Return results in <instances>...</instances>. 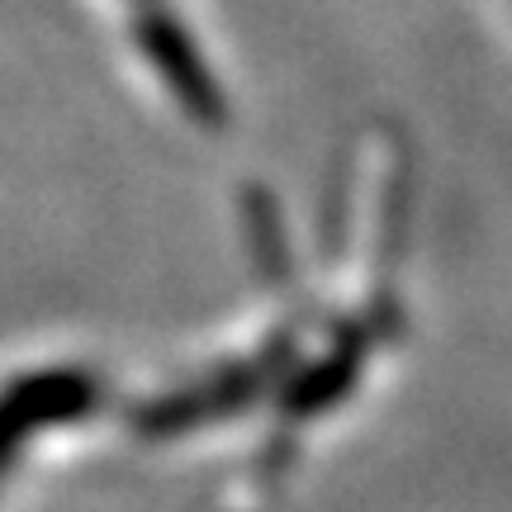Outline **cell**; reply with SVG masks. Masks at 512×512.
<instances>
[{
	"label": "cell",
	"mask_w": 512,
	"mask_h": 512,
	"mask_svg": "<svg viewBox=\"0 0 512 512\" xmlns=\"http://www.w3.org/2000/svg\"><path fill=\"white\" fill-rule=\"evenodd\" d=\"M133 38L138 53L147 57V67L162 76L166 95L181 105L200 128H223L228 124V95H223L214 67L204 62L200 43L190 38L181 19L162 10V5H143L133 19Z\"/></svg>",
	"instance_id": "obj_1"
},
{
	"label": "cell",
	"mask_w": 512,
	"mask_h": 512,
	"mask_svg": "<svg viewBox=\"0 0 512 512\" xmlns=\"http://www.w3.org/2000/svg\"><path fill=\"white\" fill-rule=\"evenodd\" d=\"M361 361H366V337H347L323 366H313L309 375L299 380L294 408H323V403H332L337 394H347V384L356 380V366H361Z\"/></svg>",
	"instance_id": "obj_2"
},
{
	"label": "cell",
	"mask_w": 512,
	"mask_h": 512,
	"mask_svg": "<svg viewBox=\"0 0 512 512\" xmlns=\"http://www.w3.org/2000/svg\"><path fill=\"white\" fill-rule=\"evenodd\" d=\"M242 209H247V223H252V242H256V252H261V266L271 275H280V266H285V238H280V228H275L271 195H266L261 185H252V190L242 195Z\"/></svg>",
	"instance_id": "obj_3"
}]
</instances>
